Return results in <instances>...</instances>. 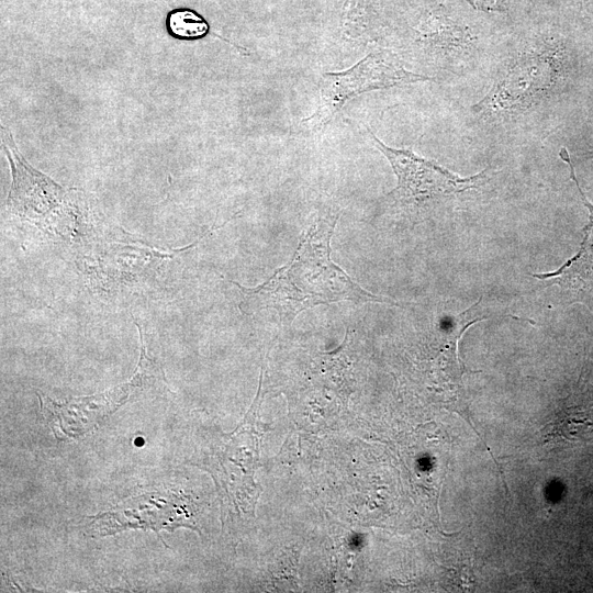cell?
<instances>
[{"label":"cell","instance_id":"cell-7","mask_svg":"<svg viewBox=\"0 0 593 593\" xmlns=\"http://www.w3.org/2000/svg\"><path fill=\"white\" fill-rule=\"evenodd\" d=\"M561 159L567 163L570 177L574 181L580 198L589 211V222L582 230L584 236L577 255L567 260L560 268L552 272L534 273L533 277L548 284L559 286L577 300L593 296V204L583 193L570 155L566 148L559 153Z\"/></svg>","mask_w":593,"mask_h":593},{"label":"cell","instance_id":"cell-6","mask_svg":"<svg viewBox=\"0 0 593 593\" xmlns=\"http://www.w3.org/2000/svg\"><path fill=\"white\" fill-rule=\"evenodd\" d=\"M180 499L156 497L153 495L141 496L134 502H127L107 513L94 517L91 526L100 535L113 534L124 528H152L158 532L159 528L176 527L179 525L192 528L190 518L180 503Z\"/></svg>","mask_w":593,"mask_h":593},{"label":"cell","instance_id":"cell-5","mask_svg":"<svg viewBox=\"0 0 593 593\" xmlns=\"http://www.w3.org/2000/svg\"><path fill=\"white\" fill-rule=\"evenodd\" d=\"M374 146L389 160L396 178L395 189L387 197L393 205L421 210L441 200L474 190L488 181L486 169L470 177H459L412 149L393 148L369 131Z\"/></svg>","mask_w":593,"mask_h":593},{"label":"cell","instance_id":"cell-3","mask_svg":"<svg viewBox=\"0 0 593 593\" xmlns=\"http://www.w3.org/2000/svg\"><path fill=\"white\" fill-rule=\"evenodd\" d=\"M2 144L12 174L8 211L47 233L63 238L72 235L77 222L74 190H66L30 166L3 127Z\"/></svg>","mask_w":593,"mask_h":593},{"label":"cell","instance_id":"cell-9","mask_svg":"<svg viewBox=\"0 0 593 593\" xmlns=\"http://www.w3.org/2000/svg\"><path fill=\"white\" fill-rule=\"evenodd\" d=\"M474 10L497 15L512 25L524 20L536 7V0H462Z\"/></svg>","mask_w":593,"mask_h":593},{"label":"cell","instance_id":"cell-10","mask_svg":"<svg viewBox=\"0 0 593 593\" xmlns=\"http://www.w3.org/2000/svg\"><path fill=\"white\" fill-rule=\"evenodd\" d=\"M585 158H593V150L581 154Z\"/></svg>","mask_w":593,"mask_h":593},{"label":"cell","instance_id":"cell-4","mask_svg":"<svg viewBox=\"0 0 593 593\" xmlns=\"http://www.w3.org/2000/svg\"><path fill=\"white\" fill-rule=\"evenodd\" d=\"M428 80L432 78L406 69L403 60L393 51H372L346 70L322 75L316 111L303 119L300 125L305 130L320 128L348 100L360 93Z\"/></svg>","mask_w":593,"mask_h":593},{"label":"cell","instance_id":"cell-8","mask_svg":"<svg viewBox=\"0 0 593 593\" xmlns=\"http://www.w3.org/2000/svg\"><path fill=\"white\" fill-rule=\"evenodd\" d=\"M165 26L169 35L183 41L203 38L210 33V24L197 11L178 8L166 15Z\"/></svg>","mask_w":593,"mask_h":593},{"label":"cell","instance_id":"cell-2","mask_svg":"<svg viewBox=\"0 0 593 593\" xmlns=\"http://www.w3.org/2000/svg\"><path fill=\"white\" fill-rule=\"evenodd\" d=\"M336 221L337 215L318 216L302 236L290 262L262 284L245 288L231 281L242 294L240 310L253 314L273 309L281 323L289 325L301 311L342 300L398 305L389 298L363 290L331 260L329 239Z\"/></svg>","mask_w":593,"mask_h":593},{"label":"cell","instance_id":"cell-1","mask_svg":"<svg viewBox=\"0 0 593 593\" xmlns=\"http://www.w3.org/2000/svg\"><path fill=\"white\" fill-rule=\"evenodd\" d=\"M494 60L492 85L471 107L473 126L491 136L511 137L545 126L546 111L564 87L569 72L567 45L536 7L513 25Z\"/></svg>","mask_w":593,"mask_h":593}]
</instances>
